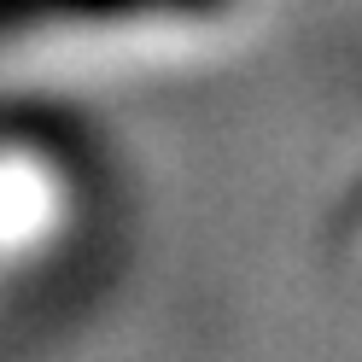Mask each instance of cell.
I'll use <instances>...</instances> for the list:
<instances>
[{
    "mask_svg": "<svg viewBox=\"0 0 362 362\" xmlns=\"http://www.w3.org/2000/svg\"><path fill=\"white\" fill-rule=\"evenodd\" d=\"M187 12L199 0H0V24H47V18H105V12Z\"/></svg>",
    "mask_w": 362,
    "mask_h": 362,
    "instance_id": "cell-1",
    "label": "cell"
}]
</instances>
